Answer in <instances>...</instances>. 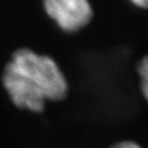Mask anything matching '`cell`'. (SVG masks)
Here are the masks:
<instances>
[{"instance_id":"obj_1","label":"cell","mask_w":148,"mask_h":148,"mask_svg":"<svg viewBox=\"0 0 148 148\" xmlns=\"http://www.w3.org/2000/svg\"><path fill=\"white\" fill-rule=\"evenodd\" d=\"M1 82L12 104L33 113L45 110L46 102L64 100L69 91L63 69L47 54L20 47L3 67Z\"/></svg>"},{"instance_id":"obj_2","label":"cell","mask_w":148,"mask_h":148,"mask_svg":"<svg viewBox=\"0 0 148 148\" xmlns=\"http://www.w3.org/2000/svg\"><path fill=\"white\" fill-rule=\"evenodd\" d=\"M45 13L64 32L75 33L92 21L95 12L88 0H44Z\"/></svg>"},{"instance_id":"obj_5","label":"cell","mask_w":148,"mask_h":148,"mask_svg":"<svg viewBox=\"0 0 148 148\" xmlns=\"http://www.w3.org/2000/svg\"><path fill=\"white\" fill-rule=\"evenodd\" d=\"M131 2H132V5H134L139 9L148 10V0H132Z\"/></svg>"},{"instance_id":"obj_4","label":"cell","mask_w":148,"mask_h":148,"mask_svg":"<svg viewBox=\"0 0 148 148\" xmlns=\"http://www.w3.org/2000/svg\"><path fill=\"white\" fill-rule=\"evenodd\" d=\"M108 148H144V147H142L135 140L125 139V140H120V142L112 144L111 146H109Z\"/></svg>"},{"instance_id":"obj_3","label":"cell","mask_w":148,"mask_h":148,"mask_svg":"<svg viewBox=\"0 0 148 148\" xmlns=\"http://www.w3.org/2000/svg\"><path fill=\"white\" fill-rule=\"evenodd\" d=\"M137 75L139 79V90L143 98L148 102V54L139 59L137 64Z\"/></svg>"}]
</instances>
